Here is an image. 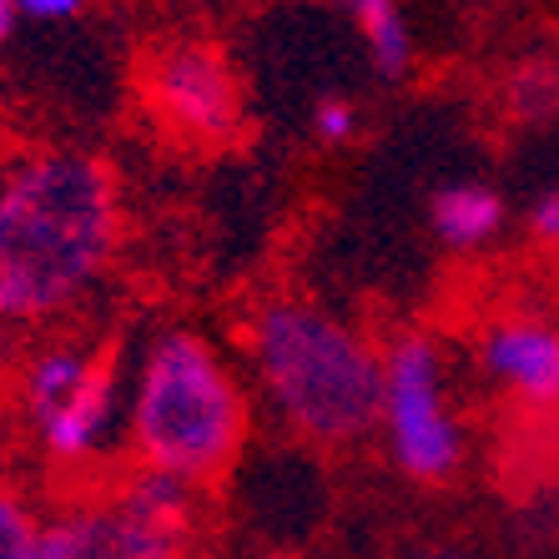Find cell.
Returning a JSON list of instances; mask_svg holds the SVG:
<instances>
[{"instance_id":"2e32d148","label":"cell","mask_w":559,"mask_h":559,"mask_svg":"<svg viewBox=\"0 0 559 559\" xmlns=\"http://www.w3.org/2000/svg\"><path fill=\"white\" fill-rule=\"evenodd\" d=\"M530 237L545 248H559V187H545L530 202Z\"/></svg>"},{"instance_id":"7c38bea8","label":"cell","mask_w":559,"mask_h":559,"mask_svg":"<svg viewBox=\"0 0 559 559\" xmlns=\"http://www.w3.org/2000/svg\"><path fill=\"white\" fill-rule=\"evenodd\" d=\"M353 15V26L364 31V46H368V61H373L378 76H408L414 66V36H408V21L399 11V0H343Z\"/></svg>"},{"instance_id":"52a82bcc","label":"cell","mask_w":559,"mask_h":559,"mask_svg":"<svg viewBox=\"0 0 559 559\" xmlns=\"http://www.w3.org/2000/svg\"><path fill=\"white\" fill-rule=\"evenodd\" d=\"M40 559H197V539L142 520L106 484L61 499L40 520Z\"/></svg>"},{"instance_id":"5b68a950","label":"cell","mask_w":559,"mask_h":559,"mask_svg":"<svg viewBox=\"0 0 559 559\" xmlns=\"http://www.w3.org/2000/svg\"><path fill=\"white\" fill-rule=\"evenodd\" d=\"M378 433L389 464L418 489H449L464 468L468 439L449 393L443 353L429 333H399L383 348V408Z\"/></svg>"},{"instance_id":"5bb4252c","label":"cell","mask_w":559,"mask_h":559,"mask_svg":"<svg viewBox=\"0 0 559 559\" xmlns=\"http://www.w3.org/2000/svg\"><path fill=\"white\" fill-rule=\"evenodd\" d=\"M40 520L26 489L0 479V559H40Z\"/></svg>"},{"instance_id":"9c48e42d","label":"cell","mask_w":559,"mask_h":559,"mask_svg":"<svg viewBox=\"0 0 559 559\" xmlns=\"http://www.w3.org/2000/svg\"><path fill=\"white\" fill-rule=\"evenodd\" d=\"M96 348H102V343L56 338V343H40L26 364H21V378H15V404H21L26 429L31 424H40L51 408H61L66 399L86 383V373H92V364H96Z\"/></svg>"},{"instance_id":"ac0fdd59","label":"cell","mask_w":559,"mask_h":559,"mask_svg":"<svg viewBox=\"0 0 559 559\" xmlns=\"http://www.w3.org/2000/svg\"><path fill=\"white\" fill-rule=\"evenodd\" d=\"M86 0H15V15H31V21H71Z\"/></svg>"},{"instance_id":"4fadbf2b","label":"cell","mask_w":559,"mask_h":559,"mask_svg":"<svg viewBox=\"0 0 559 559\" xmlns=\"http://www.w3.org/2000/svg\"><path fill=\"white\" fill-rule=\"evenodd\" d=\"M499 102H504V117L520 127L559 121V61L555 56H524L520 66H509V76L499 81Z\"/></svg>"},{"instance_id":"e0dca14e","label":"cell","mask_w":559,"mask_h":559,"mask_svg":"<svg viewBox=\"0 0 559 559\" xmlns=\"http://www.w3.org/2000/svg\"><path fill=\"white\" fill-rule=\"evenodd\" d=\"M383 559H479V555L454 545V539H414V545L393 549V555H383Z\"/></svg>"},{"instance_id":"6da1fadb","label":"cell","mask_w":559,"mask_h":559,"mask_svg":"<svg viewBox=\"0 0 559 559\" xmlns=\"http://www.w3.org/2000/svg\"><path fill=\"white\" fill-rule=\"evenodd\" d=\"M121 242V187L86 146H31L0 162V328L66 318Z\"/></svg>"},{"instance_id":"8992f818","label":"cell","mask_w":559,"mask_h":559,"mask_svg":"<svg viewBox=\"0 0 559 559\" xmlns=\"http://www.w3.org/2000/svg\"><path fill=\"white\" fill-rule=\"evenodd\" d=\"M146 117L177 146L222 152L248 136V102L233 61L202 36H167L136 66Z\"/></svg>"},{"instance_id":"7a4b0ae2","label":"cell","mask_w":559,"mask_h":559,"mask_svg":"<svg viewBox=\"0 0 559 559\" xmlns=\"http://www.w3.org/2000/svg\"><path fill=\"white\" fill-rule=\"evenodd\" d=\"M248 364L267 408L298 439L353 449L378 429L383 348L323 302L298 293L262 298L248 318Z\"/></svg>"},{"instance_id":"277c9868","label":"cell","mask_w":559,"mask_h":559,"mask_svg":"<svg viewBox=\"0 0 559 559\" xmlns=\"http://www.w3.org/2000/svg\"><path fill=\"white\" fill-rule=\"evenodd\" d=\"M474 364L504 404L499 468L524 495L559 489V318L499 308L474 333Z\"/></svg>"},{"instance_id":"30bf717a","label":"cell","mask_w":559,"mask_h":559,"mask_svg":"<svg viewBox=\"0 0 559 559\" xmlns=\"http://www.w3.org/2000/svg\"><path fill=\"white\" fill-rule=\"evenodd\" d=\"M504 197L489 182H443L429 197V227L449 252H479L504 233Z\"/></svg>"},{"instance_id":"9a60e30c","label":"cell","mask_w":559,"mask_h":559,"mask_svg":"<svg viewBox=\"0 0 559 559\" xmlns=\"http://www.w3.org/2000/svg\"><path fill=\"white\" fill-rule=\"evenodd\" d=\"M358 127H364V117H358V106L348 96H318L312 102V136L323 146H348L358 136Z\"/></svg>"},{"instance_id":"8fae6325","label":"cell","mask_w":559,"mask_h":559,"mask_svg":"<svg viewBox=\"0 0 559 559\" xmlns=\"http://www.w3.org/2000/svg\"><path fill=\"white\" fill-rule=\"evenodd\" d=\"M117 495L142 520L162 524L171 534H187V539H202V489H192L187 479H171L156 468H131L127 479H117Z\"/></svg>"},{"instance_id":"d6986e66","label":"cell","mask_w":559,"mask_h":559,"mask_svg":"<svg viewBox=\"0 0 559 559\" xmlns=\"http://www.w3.org/2000/svg\"><path fill=\"white\" fill-rule=\"evenodd\" d=\"M11 31H15V0H0V46H5Z\"/></svg>"},{"instance_id":"3957f363","label":"cell","mask_w":559,"mask_h":559,"mask_svg":"<svg viewBox=\"0 0 559 559\" xmlns=\"http://www.w3.org/2000/svg\"><path fill=\"white\" fill-rule=\"evenodd\" d=\"M252 433V399L217 348L192 328L146 343L131 383L127 439L136 468H156L192 489L233 474Z\"/></svg>"},{"instance_id":"ba28073f","label":"cell","mask_w":559,"mask_h":559,"mask_svg":"<svg viewBox=\"0 0 559 559\" xmlns=\"http://www.w3.org/2000/svg\"><path fill=\"white\" fill-rule=\"evenodd\" d=\"M117 389H121V348L102 343L86 383L61 408H51L40 424H31V433H36V443L46 449L51 464L81 468L102 454L106 439H111V424H117Z\"/></svg>"}]
</instances>
